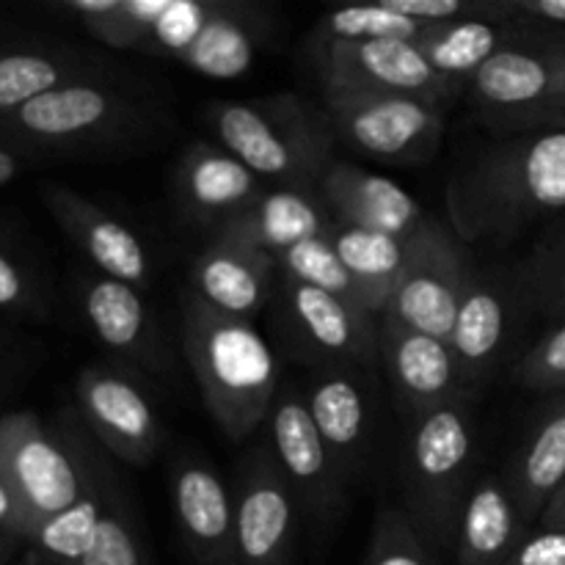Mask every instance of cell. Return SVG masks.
I'll list each match as a JSON object with an SVG mask.
<instances>
[{
    "instance_id": "4dcf8cb0",
    "label": "cell",
    "mask_w": 565,
    "mask_h": 565,
    "mask_svg": "<svg viewBox=\"0 0 565 565\" xmlns=\"http://www.w3.org/2000/svg\"><path fill=\"white\" fill-rule=\"evenodd\" d=\"M88 75H92L88 66L61 55L33 53V50L0 55V114H17L22 105L66 83L92 81Z\"/></svg>"
},
{
    "instance_id": "ba28073f",
    "label": "cell",
    "mask_w": 565,
    "mask_h": 565,
    "mask_svg": "<svg viewBox=\"0 0 565 565\" xmlns=\"http://www.w3.org/2000/svg\"><path fill=\"white\" fill-rule=\"evenodd\" d=\"M323 92L401 94L445 105L461 94L463 86L441 77L419 53L417 42L403 39H364V42L315 44Z\"/></svg>"
},
{
    "instance_id": "83f0119b",
    "label": "cell",
    "mask_w": 565,
    "mask_h": 565,
    "mask_svg": "<svg viewBox=\"0 0 565 565\" xmlns=\"http://www.w3.org/2000/svg\"><path fill=\"white\" fill-rule=\"evenodd\" d=\"M565 483V390L541 414L533 434L519 450L513 463L511 489L524 522L544 513L546 502Z\"/></svg>"
},
{
    "instance_id": "ee69618b",
    "label": "cell",
    "mask_w": 565,
    "mask_h": 565,
    "mask_svg": "<svg viewBox=\"0 0 565 565\" xmlns=\"http://www.w3.org/2000/svg\"><path fill=\"white\" fill-rule=\"evenodd\" d=\"M14 174H17L14 154H11L9 149L0 147V185H6V182L14 180Z\"/></svg>"
},
{
    "instance_id": "6da1fadb",
    "label": "cell",
    "mask_w": 565,
    "mask_h": 565,
    "mask_svg": "<svg viewBox=\"0 0 565 565\" xmlns=\"http://www.w3.org/2000/svg\"><path fill=\"white\" fill-rule=\"evenodd\" d=\"M565 210V130H527L497 141L456 171L447 188L452 230L467 241L508 237Z\"/></svg>"
},
{
    "instance_id": "e575fe53",
    "label": "cell",
    "mask_w": 565,
    "mask_h": 565,
    "mask_svg": "<svg viewBox=\"0 0 565 565\" xmlns=\"http://www.w3.org/2000/svg\"><path fill=\"white\" fill-rule=\"evenodd\" d=\"M364 565H436L425 539L406 511L384 508L375 519L373 541Z\"/></svg>"
},
{
    "instance_id": "7bdbcfd3",
    "label": "cell",
    "mask_w": 565,
    "mask_h": 565,
    "mask_svg": "<svg viewBox=\"0 0 565 565\" xmlns=\"http://www.w3.org/2000/svg\"><path fill=\"white\" fill-rule=\"evenodd\" d=\"M539 527L565 530V483L552 494V500L546 502L544 513L539 516Z\"/></svg>"
},
{
    "instance_id": "2e32d148",
    "label": "cell",
    "mask_w": 565,
    "mask_h": 565,
    "mask_svg": "<svg viewBox=\"0 0 565 565\" xmlns=\"http://www.w3.org/2000/svg\"><path fill=\"white\" fill-rule=\"evenodd\" d=\"M320 202L334 224L359 226L392 237H412L425 215L417 199L390 177L353 163H331L320 180Z\"/></svg>"
},
{
    "instance_id": "44dd1931",
    "label": "cell",
    "mask_w": 565,
    "mask_h": 565,
    "mask_svg": "<svg viewBox=\"0 0 565 565\" xmlns=\"http://www.w3.org/2000/svg\"><path fill=\"white\" fill-rule=\"evenodd\" d=\"M83 315L105 348L149 370H163L166 351L138 287L110 276H88L81 287Z\"/></svg>"
},
{
    "instance_id": "7c38bea8",
    "label": "cell",
    "mask_w": 565,
    "mask_h": 565,
    "mask_svg": "<svg viewBox=\"0 0 565 565\" xmlns=\"http://www.w3.org/2000/svg\"><path fill=\"white\" fill-rule=\"evenodd\" d=\"M270 456L296 494L298 505L309 508L315 516H329L342 500V475L337 472L315 419L309 414L307 397L276 395L268 414Z\"/></svg>"
},
{
    "instance_id": "8992f818",
    "label": "cell",
    "mask_w": 565,
    "mask_h": 565,
    "mask_svg": "<svg viewBox=\"0 0 565 565\" xmlns=\"http://www.w3.org/2000/svg\"><path fill=\"white\" fill-rule=\"evenodd\" d=\"M478 270L452 230L425 218L406 241V268L381 318L450 340L463 296Z\"/></svg>"
},
{
    "instance_id": "f546056e",
    "label": "cell",
    "mask_w": 565,
    "mask_h": 565,
    "mask_svg": "<svg viewBox=\"0 0 565 565\" xmlns=\"http://www.w3.org/2000/svg\"><path fill=\"white\" fill-rule=\"evenodd\" d=\"M114 497L108 494V483L99 475L92 489L58 516L47 519L33 530V544L47 565H77L92 546L99 522L108 513Z\"/></svg>"
},
{
    "instance_id": "ab89813d",
    "label": "cell",
    "mask_w": 565,
    "mask_h": 565,
    "mask_svg": "<svg viewBox=\"0 0 565 565\" xmlns=\"http://www.w3.org/2000/svg\"><path fill=\"white\" fill-rule=\"evenodd\" d=\"M28 296H31V287H28L22 270L17 268L14 259L0 252V309L22 307Z\"/></svg>"
},
{
    "instance_id": "7a4b0ae2",
    "label": "cell",
    "mask_w": 565,
    "mask_h": 565,
    "mask_svg": "<svg viewBox=\"0 0 565 565\" xmlns=\"http://www.w3.org/2000/svg\"><path fill=\"white\" fill-rule=\"evenodd\" d=\"M182 351L210 414L230 439H246L268 419L279 367L252 320L226 318L191 298L182 312Z\"/></svg>"
},
{
    "instance_id": "60d3db41",
    "label": "cell",
    "mask_w": 565,
    "mask_h": 565,
    "mask_svg": "<svg viewBox=\"0 0 565 565\" xmlns=\"http://www.w3.org/2000/svg\"><path fill=\"white\" fill-rule=\"evenodd\" d=\"M0 533L11 535V539H28L25 516H22L14 494L3 480H0Z\"/></svg>"
},
{
    "instance_id": "1f68e13d",
    "label": "cell",
    "mask_w": 565,
    "mask_h": 565,
    "mask_svg": "<svg viewBox=\"0 0 565 565\" xmlns=\"http://www.w3.org/2000/svg\"><path fill=\"white\" fill-rule=\"evenodd\" d=\"M166 6L169 0H66L61 9L81 17L83 25L110 47L143 50Z\"/></svg>"
},
{
    "instance_id": "e0dca14e",
    "label": "cell",
    "mask_w": 565,
    "mask_h": 565,
    "mask_svg": "<svg viewBox=\"0 0 565 565\" xmlns=\"http://www.w3.org/2000/svg\"><path fill=\"white\" fill-rule=\"evenodd\" d=\"M287 318L312 351L342 364H373L379 359V326L367 309L281 276Z\"/></svg>"
},
{
    "instance_id": "277c9868",
    "label": "cell",
    "mask_w": 565,
    "mask_h": 565,
    "mask_svg": "<svg viewBox=\"0 0 565 565\" xmlns=\"http://www.w3.org/2000/svg\"><path fill=\"white\" fill-rule=\"evenodd\" d=\"M475 428L461 401L419 414L406 445L408 519L425 541L452 550L472 489Z\"/></svg>"
},
{
    "instance_id": "603a6c76",
    "label": "cell",
    "mask_w": 565,
    "mask_h": 565,
    "mask_svg": "<svg viewBox=\"0 0 565 565\" xmlns=\"http://www.w3.org/2000/svg\"><path fill=\"white\" fill-rule=\"evenodd\" d=\"M331 224L334 221H329V210L312 191L268 188L252 207L226 221L215 235L232 237L257 252L279 257L298 243L326 235Z\"/></svg>"
},
{
    "instance_id": "f1b7e54d",
    "label": "cell",
    "mask_w": 565,
    "mask_h": 565,
    "mask_svg": "<svg viewBox=\"0 0 565 565\" xmlns=\"http://www.w3.org/2000/svg\"><path fill=\"white\" fill-rule=\"evenodd\" d=\"M329 237L340 259L345 263V268L362 285L364 296L370 301V312L381 318L386 307H390L392 296H395L403 268H406L408 237L403 241V237L381 235V232L342 224H331Z\"/></svg>"
},
{
    "instance_id": "8d00e7d4",
    "label": "cell",
    "mask_w": 565,
    "mask_h": 565,
    "mask_svg": "<svg viewBox=\"0 0 565 565\" xmlns=\"http://www.w3.org/2000/svg\"><path fill=\"white\" fill-rule=\"evenodd\" d=\"M527 296L544 315L565 320V232L550 237L530 259Z\"/></svg>"
},
{
    "instance_id": "52a82bcc",
    "label": "cell",
    "mask_w": 565,
    "mask_h": 565,
    "mask_svg": "<svg viewBox=\"0 0 565 565\" xmlns=\"http://www.w3.org/2000/svg\"><path fill=\"white\" fill-rule=\"evenodd\" d=\"M326 114L342 141L386 163H419L445 136V105L401 94L323 92Z\"/></svg>"
},
{
    "instance_id": "4316f807",
    "label": "cell",
    "mask_w": 565,
    "mask_h": 565,
    "mask_svg": "<svg viewBox=\"0 0 565 565\" xmlns=\"http://www.w3.org/2000/svg\"><path fill=\"white\" fill-rule=\"evenodd\" d=\"M508 329H511V301L505 287L478 274L463 296L456 326L447 340L463 379L480 381L494 367L508 340Z\"/></svg>"
},
{
    "instance_id": "d590c367",
    "label": "cell",
    "mask_w": 565,
    "mask_h": 565,
    "mask_svg": "<svg viewBox=\"0 0 565 565\" xmlns=\"http://www.w3.org/2000/svg\"><path fill=\"white\" fill-rule=\"evenodd\" d=\"M77 565H152L127 508L110 502L92 546Z\"/></svg>"
},
{
    "instance_id": "836d02e7",
    "label": "cell",
    "mask_w": 565,
    "mask_h": 565,
    "mask_svg": "<svg viewBox=\"0 0 565 565\" xmlns=\"http://www.w3.org/2000/svg\"><path fill=\"white\" fill-rule=\"evenodd\" d=\"M430 25L395 14L384 3L351 6L326 14L318 22V42H364V39H403L417 42Z\"/></svg>"
},
{
    "instance_id": "b9f144b4",
    "label": "cell",
    "mask_w": 565,
    "mask_h": 565,
    "mask_svg": "<svg viewBox=\"0 0 565 565\" xmlns=\"http://www.w3.org/2000/svg\"><path fill=\"white\" fill-rule=\"evenodd\" d=\"M519 121L527 130H565V94L546 103L544 108L533 110V114L519 116Z\"/></svg>"
},
{
    "instance_id": "ac0fdd59",
    "label": "cell",
    "mask_w": 565,
    "mask_h": 565,
    "mask_svg": "<svg viewBox=\"0 0 565 565\" xmlns=\"http://www.w3.org/2000/svg\"><path fill=\"white\" fill-rule=\"evenodd\" d=\"M276 259L270 254L215 235L193 259L191 292L196 301L226 318L252 320L274 290Z\"/></svg>"
},
{
    "instance_id": "9a60e30c",
    "label": "cell",
    "mask_w": 565,
    "mask_h": 565,
    "mask_svg": "<svg viewBox=\"0 0 565 565\" xmlns=\"http://www.w3.org/2000/svg\"><path fill=\"white\" fill-rule=\"evenodd\" d=\"M379 356L384 359L397 395L417 417L458 401L463 375L447 340L414 331L392 318H381Z\"/></svg>"
},
{
    "instance_id": "30bf717a",
    "label": "cell",
    "mask_w": 565,
    "mask_h": 565,
    "mask_svg": "<svg viewBox=\"0 0 565 565\" xmlns=\"http://www.w3.org/2000/svg\"><path fill=\"white\" fill-rule=\"evenodd\" d=\"M480 108L524 116L565 94V39L524 31L469 81Z\"/></svg>"
},
{
    "instance_id": "7402d4cb",
    "label": "cell",
    "mask_w": 565,
    "mask_h": 565,
    "mask_svg": "<svg viewBox=\"0 0 565 565\" xmlns=\"http://www.w3.org/2000/svg\"><path fill=\"white\" fill-rule=\"evenodd\" d=\"M524 535L527 522L519 511L511 480L497 475L475 480L452 544L458 565H505Z\"/></svg>"
},
{
    "instance_id": "d6a6232c",
    "label": "cell",
    "mask_w": 565,
    "mask_h": 565,
    "mask_svg": "<svg viewBox=\"0 0 565 565\" xmlns=\"http://www.w3.org/2000/svg\"><path fill=\"white\" fill-rule=\"evenodd\" d=\"M276 259V268L281 270V276L287 279H296L301 285L315 287V290H323L329 296L342 298L348 303H356V307L367 309L370 301L364 296L362 285L351 276V270L345 268V263L337 254L334 243H331L329 232L320 237H312L307 243H298V246L287 248L285 254H279ZM373 315V312H370Z\"/></svg>"
},
{
    "instance_id": "484cf974",
    "label": "cell",
    "mask_w": 565,
    "mask_h": 565,
    "mask_svg": "<svg viewBox=\"0 0 565 565\" xmlns=\"http://www.w3.org/2000/svg\"><path fill=\"white\" fill-rule=\"evenodd\" d=\"M522 36V25L494 17H469V20L430 25L417 39L419 53L447 81L469 88V81L513 42Z\"/></svg>"
},
{
    "instance_id": "74e56055",
    "label": "cell",
    "mask_w": 565,
    "mask_h": 565,
    "mask_svg": "<svg viewBox=\"0 0 565 565\" xmlns=\"http://www.w3.org/2000/svg\"><path fill=\"white\" fill-rule=\"evenodd\" d=\"M516 381L539 392L565 390V320L555 331L544 337L539 345L530 348L516 364Z\"/></svg>"
},
{
    "instance_id": "d4e9b609",
    "label": "cell",
    "mask_w": 565,
    "mask_h": 565,
    "mask_svg": "<svg viewBox=\"0 0 565 565\" xmlns=\"http://www.w3.org/2000/svg\"><path fill=\"white\" fill-rule=\"evenodd\" d=\"M320 439L342 480L351 478L367 447L370 408L362 386L348 373H320L307 397Z\"/></svg>"
},
{
    "instance_id": "ffe728a7",
    "label": "cell",
    "mask_w": 565,
    "mask_h": 565,
    "mask_svg": "<svg viewBox=\"0 0 565 565\" xmlns=\"http://www.w3.org/2000/svg\"><path fill=\"white\" fill-rule=\"evenodd\" d=\"M47 204L66 235L81 246V252L99 274L138 287V290L147 285L152 265H149L141 237L130 226L72 193L70 188H50Z\"/></svg>"
},
{
    "instance_id": "4fadbf2b",
    "label": "cell",
    "mask_w": 565,
    "mask_h": 565,
    "mask_svg": "<svg viewBox=\"0 0 565 565\" xmlns=\"http://www.w3.org/2000/svg\"><path fill=\"white\" fill-rule=\"evenodd\" d=\"M11 116L22 136L64 147L108 138L132 119V108L116 88L77 81L42 94Z\"/></svg>"
},
{
    "instance_id": "3957f363",
    "label": "cell",
    "mask_w": 565,
    "mask_h": 565,
    "mask_svg": "<svg viewBox=\"0 0 565 565\" xmlns=\"http://www.w3.org/2000/svg\"><path fill=\"white\" fill-rule=\"evenodd\" d=\"M204 119L218 147L235 154L265 185L312 191L329 171V127L296 94L213 103Z\"/></svg>"
},
{
    "instance_id": "d6986e66",
    "label": "cell",
    "mask_w": 565,
    "mask_h": 565,
    "mask_svg": "<svg viewBox=\"0 0 565 565\" xmlns=\"http://www.w3.org/2000/svg\"><path fill=\"white\" fill-rule=\"evenodd\" d=\"M265 191L268 185L254 171L215 143H191L177 166L182 210L202 224H215V232L252 207Z\"/></svg>"
},
{
    "instance_id": "9c48e42d",
    "label": "cell",
    "mask_w": 565,
    "mask_h": 565,
    "mask_svg": "<svg viewBox=\"0 0 565 565\" xmlns=\"http://www.w3.org/2000/svg\"><path fill=\"white\" fill-rule=\"evenodd\" d=\"M296 508V494L270 450H254L235 491L237 565H290Z\"/></svg>"
},
{
    "instance_id": "5bb4252c",
    "label": "cell",
    "mask_w": 565,
    "mask_h": 565,
    "mask_svg": "<svg viewBox=\"0 0 565 565\" xmlns=\"http://www.w3.org/2000/svg\"><path fill=\"white\" fill-rule=\"evenodd\" d=\"M171 505L188 552L199 565H237L235 500L224 480L199 458L171 472Z\"/></svg>"
},
{
    "instance_id": "5b68a950",
    "label": "cell",
    "mask_w": 565,
    "mask_h": 565,
    "mask_svg": "<svg viewBox=\"0 0 565 565\" xmlns=\"http://www.w3.org/2000/svg\"><path fill=\"white\" fill-rule=\"evenodd\" d=\"M99 478L97 467L55 439L33 417H11L0 425V480L11 489L28 524V539L39 524L70 511Z\"/></svg>"
},
{
    "instance_id": "8fae6325",
    "label": "cell",
    "mask_w": 565,
    "mask_h": 565,
    "mask_svg": "<svg viewBox=\"0 0 565 565\" xmlns=\"http://www.w3.org/2000/svg\"><path fill=\"white\" fill-rule=\"evenodd\" d=\"M77 403L105 447L125 463L143 467L160 447V419L132 375L88 367L77 379Z\"/></svg>"
},
{
    "instance_id": "f35d334b",
    "label": "cell",
    "mask_w": 565,
    "mask_h": 565,
    "mask_svg": "<svg viewBox=\"0 0 565 565\" xmlns=\"http://www.w3.org/2000/svg\"><path fill=\"white\" fill-rule=\"evenodd\" d=\"M505 565H565V530L539 527L527 533Z\"/></svg>"
},
{
    "instance_id": "cb8c5ba5",
    "label": "cell",
    "mask_w": 565,
    "mask_h": 565,
    "mask_svg": "<svg viewBox=\"0 0 565 565\" xmlns=\"http://www.w3.org/2000/svg\"><path fill=\"white\" fill-rule=\"evenodd\" d=\"M263 31V17L252 6L207 0L202 25L180 61L199 75L232 81L252 70Z\"/></svg>"
}]
</instances>
